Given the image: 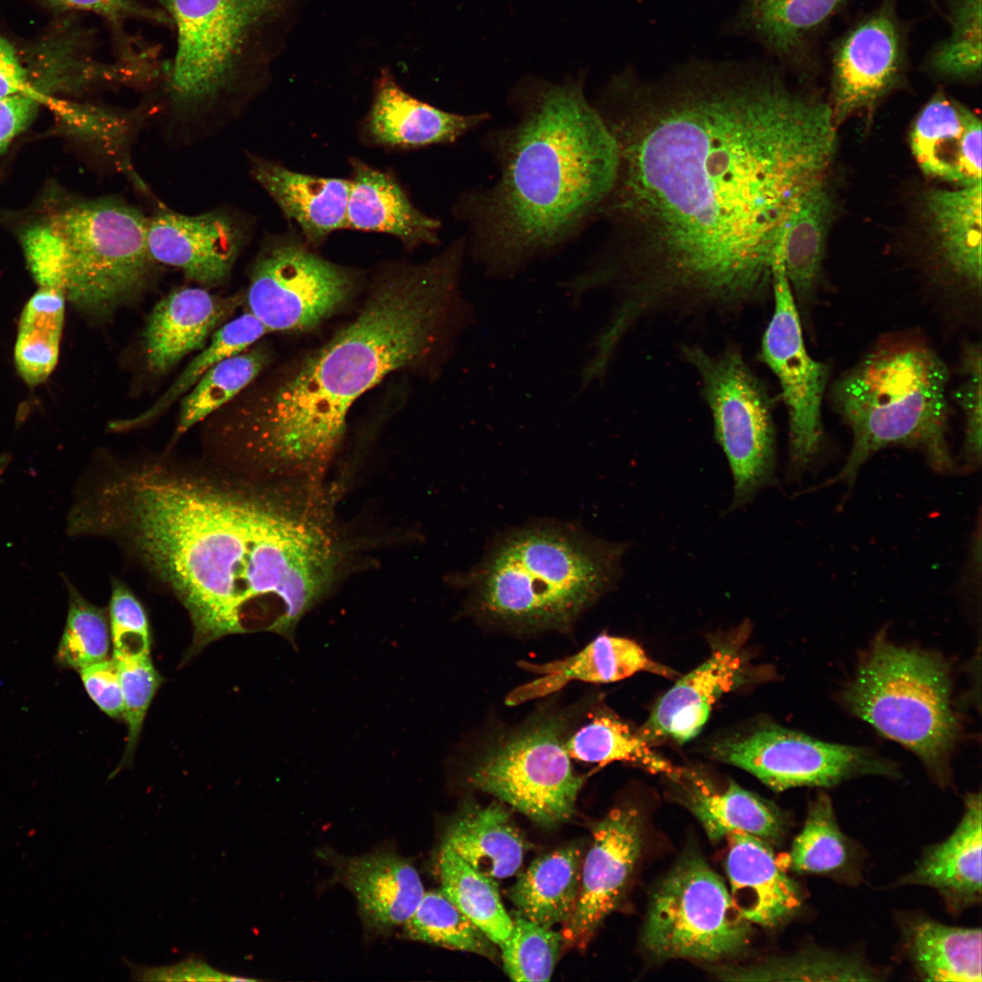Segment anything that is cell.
Returning <instances> with one entry per match:
<instances>
[{
  "label": "cell",
  "instance_id": "cell-28",
  "mask_svg": "<svg viewBox=\"0 0 982 982\" xmlns=\"http://www.w3.org/2000/svg\"><path fill=\"white\" fill-rule=\"evenodd\" d=\"M352 167L346 227L390 234L409 248L439 243L441 223L416 208L391 175L357 159Z\"/></svg>",
  "mask_w": 982,
  "mask_h": 982
},
{
  "label": "cell",
  "instance_id": "cell-53",
  "mask_svg": "<svg viewBox=\"0 0 982 982\" xmlns=\"http://www.w3.org/2000/svg\"><path fill=\"white\" fill-rule=\"evenodd\" d=\"M132 975L139 980H189V981H224L252 980L246 977H234L221 972L203 960L186 959L177 964L158 967H135Z\"/></svg>",
  "mask_w": 982,
  "mask_h": 982
},
{
  "label": "cell",
  "instance_id": "cell-43",
  "mask_svg": "<svg viewBox=\"0 0 982 982\" xmlns=\"http://www.w3.org/2000/svg\"><path fill=\"white\" fill-rule=\"evenodd\" d=\"M68 591V613L56 660L67 668L81 670L109 658L112 646L107 610L85 599L65 577Z\"/></svg>",
  "mask_w": 982,
  "mask_h": 982
},
{
  "label": "cell",
  "instance_id": "cell-8",
  "mask_svg": "<svg viewBox=\"0 0 982 982\" xmlns=\"http://www.w3.org/2000/svg\"><path fill=\"white\" fill-rule=\"evenodd\" d=\"M952 690L942 656L898 646L881 632L861 656L840 699L854 716L914 753L944 785L962 731Z\"/></svg>",
  "mask_w": 982,
  "mask_h": 982
},
{
  "label": "cell",
  "instance_id": "cell-48",
  "mask_svg": "<svg viewBox=\"0 0 982 982\" xmlns=\"http://www.w3.org/2000/svg\"><path fill=\"white\" fill-rule=\"evenodd\" d=\"M119 670L124 700V715L127 727V741L123 758L117 767L129 764L136 747L143 723L162 677L154 666L150 655L115 660Z\"/></svg>",
  "mask_w": 982,
  "mask_h": 982
},
{
  "label": "cell",
  "instance_id": "cell-15",
  "mask_svg": "<svg viewBox=\"0 0 982 982\" xmlns=\"http://www.w3.org/2000/svg\"><path fill=\"white\" fill-rule=\"evenodd\" d=\"M774 312L767 326L760 358L778 380L789 425V467L801 473L823 440L821 406L829 369L807 352L801 318L780 262L772 283Z\"/></svg>",
  "mask_w": 982,
  "mask_h": 982
},
{
  "label": "cell",
  "instance_id": "cell-54",
  "mask_svg": "<svg viewBox=\"0 0 982 982\" xmlns=\"http://www.w3.org/2000/svg\"><path fill=\"white\" fill-rule=\"evenodd\" d=\"M37 100L30 93L0 97V154L31 122Z\"/></svg>",
  "mask_w": 982,
  "mask_h": 982
},
{
  "label": "cell",
  "instance_id": "cell-32",
  "mask_svg": "<svg viewBox=\"0 0 982 982\" xmlns=\"http://www.w3.org/2000/svg\"><path fill=\"white\" fill-rule=\"evenodd\" d=\"M832 214L829 191L825 180L819 181L801 197L786 234L784 271L804 319L818 292Z\"/></svg>",
  "mask_w": 982,
  "mask_h": 982
},
{
  "label": "cell",
  "instance_id": "cell-2",
  "mask_svg": "<svg viewBox=\"0 0 982 982\" xmlns=\"http://www.w3.org/2000/svg\"><path fill=\"white\" fill-rule=\"evenodd\" d=\"M78 536L115 543L187 611V657L225 636H291L326 589L336 546L320 518L223 466H106L74 512Z\"/></svg>",
  "mask_w": 982,
  "mask_h": 982
},
{
  "label": "cell",
  "instance_id": "cell-7",
  "mask_svg": "<svg viewBox=\"0 0 982 982\" xmlns=\"http://www.w3.org/2000/svg\"><path fill=\"white\" fill-rule=\"evenodd\" d=\"M170 19L175 51L163 77L175 116H202L256 89L280 0H146Z\"/></svg>",
  "mask_w": 982,
  "mask_h": 982
},
{
  "label": "cell",
  "instance_id": "cell-16",
  "mask_svg": "<svg viewBox=\"0 0 982 982\" xmlns=\"http://www.w3.org/2000/svg\"><path fill=\"white\" fill-rule=\"evenodd\" d=\"M906 64V37L896 0H882L835 48L830 107L836 125L873 108L899 83Z\"/></svg>",
  "mask_w": 982,
  "mask_h": 982
},
{
  "label": "cell",
  "instance_id": "cell-4",
  "mask_svg": "<svg viewBox=\"0 0 982 982\" xmlns=\"http://www.w3.org/2000/svg\"><path fill=\"white\" fill-rule=\"evenodd\" d=\"M513 120L483 137L496 182L466 189L453 212L485 274L510 279L558 253L595 221L616 169L614 140L582 75L529 76L509 95Z\"/></svg>",
  "mask_w": 982,
  "mask_h": 982
},
{
  "label": "cell",
  "instance_id": "cell-11",
  "mask_svg": "<svg viewBox=\"0 0 982 982\" xmlns=\"http://www.w3.org/2000/svg\"><path fill=\"white\" fill-rule=\"evenodd\" d=\"M750 925L721 877L702 857L689 855L656 889L642 942L656 957L715 961L746 948Z\"/></svg>",
  "mask_w": 982,
  "mask_h": 982
},
{
  "label": "cell",
  "instance_id": "cell-52",
  "mask_svg": "<svg viewBox=\"0 0 982 982\" xmlns=\"http://www.w3.org/2000/svg\"><path fill=\"white\" fill-rule=\"evenodd\" d=\"M83 685L95 705L113 718H123L124 700L119 670L115 659L90 665L79 670Z\"/></svg>",
  "mask_w": 982,
  "mask_h": 982
},
{
  "label": "cell",
  "instance_id": "cell-12",
  "mask_svg": "<svg viewBox=\"0 0 982 982\" xmlns=\"http://www.w3.org/2000/svg\"><path fill=\"white\" fill-rule=\"evenodd\" d=\"M360 276L313 252L297 235H269L255 258L248 309L269 332L314 329L354 297Z\"/></svg>",
  "mask_w": 982,
  "mask_h": 982
},
{
  "label": "cell",
  "instance_id": "cell-13",
  "mask_svg": "<svg viewBox=\"0 0 982 982\" xmlns=\"http://www.w3.org/2000/svg\"><path fill=\"white\" fill-rule=\"evenodd\" d=\"M558 720H544L489 747L466 777L531 820L554 826L575 811L584 778L575 773Z\"/></svg>",
  "mask_w": 982,
  "mask_h": 982
},
{
  "label": "cell",
  "instance_id": "cell-37",
  "mask_svg": "<svg viewBox=\"0 0 982 982\" xmlns=\"http://www.w3.org/2000/svg\"><path fill=\"white\" fill-rule=\"evenodd\" d=\"M571 758L586 763L626 761L655 774L672 777L674 767L640 740L635 730L609 714H601L566 738Z\"/></svg>",
  "mask_w": 982,
  "mask_h": 982
},
{
  "label": "cell",
  "instance_id": "cell-42",
  "mask_svg": "<svg viewBox=\"0 0 982 982\" xmlns=\"http://www.w3.org/2000/svg\"><path fill=\"white\" fill-rule=\"evenodd\" d=\"M845 0H751V16L764 40L776 51L800 48Z\"/></svg>",
  "mask_w": 982,
  "mask_h": 982
},
{
  "label": "cell",
  "instance_id": "cell-41",
  "mask_svg": "<svg viewBox=\"0 0 982 982\" xmlns=\"http://www.w3.org/2000/svg\"><path fill=\"white\" fill-rule=\"evenodd\" d=\"M850 841L840 830L828 796L810 801L801 832L793 841L791 868L798 874L832 875L851 866Z\"/></svg>",
  "mask_w": 982,
  "mask_h": 982
},
{
  "label": "cell",
  "instance_id": "cell-29",
  "mask_svg": "<svg viewBox=\"0 0 982 982\" xmlns=\"http://www.w3.org/2000/svg\"><path fill=\"white\" fill-rule=\"evenodd\" d=\"M668 778L712 841L733 832L775 841L784 833V820L777 808L733 781L718 789L706 776L679 767Z\"/></svg>",
  "mask_w": 982,
  "mask_h": 982
},
{
  "label": "cell",
  "instance_id": "cell-1",
  "mask_svg": "<svg viewBox=\"0 0 982 982\" xmlns=\"http://www.w3.org/2000/svg\"><path fill=\"white\" fill-rule=\"evenodd\" d=\"M594 105L616 169L596 215L607 235L586 267L618 316L636 325L762 298L795 209L832 162L830 105L769 77L618 83Z\"/></svg>",
  "mask_w": 982,
  "mask_h": 982
},
{
  "label": "cell",
  "instance_id": "cell-34",
  "mask_svg": "<svg viewBox=\"0 0 982 982\" xmlns=\"http://www.w3.org/2000/svg\"><path fill=\"white\" fill-rule=\"evenodd\" d=\"M910 958L923 980L981 982V929L915 917L903 927Z\"/></svg>",
  "mask_w": 982,
  "mask_h": 982
},
{
  "label": "cell",
  "instance_id": "cell-30",
  "mask_svg": "<svg viewBox=\"0 0 982 982\" xmlns=\"http://www.w3.org/2000/svg\"><path fill=\"white\" fill-rule=\"evenodd\" d=\"M340 870L363 916L377 928L404 925L425 895L416 869L393 852L379 851L346 858Z\"/></svg>",
  "mask_w": 982,
  "mask_h": 982
},
{
  "label": "cell",
  "instance_id": "cell-35",
  "mask_svg": "<svg viewBox=\"0 0 982 982\" xmlns=\"http://www.w3.org/2000/svg\"><path fill=\"white\" fill-rule=\"evenodd\" d=\"M65 300V286L38 285L22 312L15 361L23 379L31 386L45 382L56 366Z\"/></svg>",
  "mask_w": 982,
  "mask_h": 982
},
{
  "label": "cell",
  "instance_id": "cell-17",
  "mask_svg": "<svg viewBox=\"0 0 982 982\" xmlns=\"http://www.w3.org/2000/svg\"><path fill=\"white\" fill-rule=\"evenodd\" d=\"M931 239V284L950 307L974 314L981 305V183L933 188L924 195Z\"/></svg>",
  "mask_w": 982,
  "mask_h": 982
},
{
  "label": "cell",
  "instance_id": "cell-21",
  "mask_svg": "<svg viewBox=\"0 0 982 982\" xmlns=\"http://www.w3.org/2000/svg\"><path fill=\"white\" fill-rule=\"evenodd\" d=\"M742 656L735 646L714 650L706 661L679 678L656 703L646 722L635 730L646 745L684 744L703 728L712 706L742 684Z\"/></svg>",
  "mask_w": 982,
  "mask_h": 982
},
{
  "label": "cell",
  "instance_id": "cell-47",
  "mask_svg": "<svg viewBox=\"0 0 982 982\" xmlns=\"http://www.w3.org/2000/svg\"><path fill=\"white\" fill-rule=\"evenodd\" d=\"M107 614L114 659L150 655L151 636L146 611L133 591L117 578L111 583Z\"/></svg>",
  "mask_w": 982,
  "mask_h": 982
},
{
  "label": "cell",
  "instance_id": "cell-9",
  "mask_svg": "<svg viewBox=\"0 0 982 982\" xmlns=\"http://www.w3.org/2000/svg\"><path fill=\"white\" fill-rule=\"evenodd\" d=\"M47 223L64 246L66 299L85 313L110 314L136 296L155 272L147 217L122 197L75 204Z\"/></svg>",
  "mask_w": 982,
  "mask_h": 982
},
{
  "label": "cell",
  "instance_id": "cell-19",
  "mask_svg": "<svg viewBox=\"0 0 982 982\" xmlns=\"http://www.w3.org/2000/svg\"><path fill=\"white\" fill-rule=\"evenodd\" d=\"M250 233L247 218L225 207L186 215L161 206L147 217L153 258L181 269L189 280L205 286L228 278Z\"/></svg>",
  "mask_w": 982,
  "mask_h": 982
},
{
  "label": "cell",
  "instance_id": "cell-5",
  "mask_svg": "<svg viewBox=\"0 0 982 982\" xmlns=\"http://www.w3.org/2000/svg\"><path fill=\"white\" fill-rule=\"evenodd\" d=\"M626 549L569 524L506 532L466 575L471 606L509 626L565 627L611 588Z\"/></svg>",
  "mask_w": 982,
  "mask_h": 982
},
{
  "label": "cell",
  "instance_id": "cell-50",
  "mask_svg": "<svg viewBox=\"0 0 982 982\" xmlns=\"http://www.w3.org/2000/svg\"><path fill=\"white\" fill-rule=\"evenodd\" d=\"M65 10L82 11L100 16L111 29L114 51H125L139 42L126 31V24L142 21L170 28L168 16L140 0H49Z\"/></svg>",
  "mask_w": 982,
  "mask_h": 982
},
{
  "label": "cell",
  "instance_id": "cell-46",
  "mask_svg": "<svg viewBox=\"0 0 982 982\" xmlns=\"http://www.w3.org/2000/svg\"><path fill=\"white\" fill-rule=\"evenodd\" d=\"M512 932L500 947L504 969L514 981H547L562 945L561 934L531 921L517 911Z\"/></svg>",
  "mask_w": 982,
  "mask_h": 982
},
{
  "label": "cell",
  "instance_id": "cell-49",
  "mask_svg": "<svg viewBox=\"0 0 982 982\" xmlns=\"http://www.w3.org/2000/svg\"><path fill=\"white\" fill-rule=\"evenodd\" d=\"M981 345L968 342L960 354L959 374L961 381L953 393L954 401L960 407L965 419L963 459L967 467L976 469L981 463L982 431V364Z\"/></svg>",
  "mask_w": 982,
  "mask_h": 982
},
{
  "label": "cell",
  "instance_id": "cell-18",
  "mask_svg": "<svg viewBox=\"0 0 982 982\" xmlns=\"http://www.w3.org/2000/svg\"><path fill=\"white\" fill-rule=\"evenodd\" d=\"M642 833V815L628 806L615 807L594 827L578 898L560 933L563 946L585 949L616 908L639 857Z\"/></svg>",
  "mask_w": 982,
  "mask_h": 982
},
{
  "label": "cell",
  "instance_id": "cell-23",
  "mask_svg": "<svg viewBox=\"0 0 982 982\" xmlns=\"http://www.w3.org/2000/svg\"><path fill=\"white\" fill-rule=\"evenodd\" d=\"M726 837L729 893L742 917L766 927L792 918L802 907V892L782 870L767 841L744 832Z\"/></svg>",
  "mask_w": 982,
  "mask_h": 982
},
{
  "label": "cell",
  "instance_id": "cell-20",
  "mask_svg": "<svg viewBox=\"0 0 982 982\" xmlns=\"http://www.w3.org/2000/svg\"><path fill=\"white\" fill-rule=\"evenodd\" d=\"M981 120L967 106L937 93L920 110L910 147L922 172L957 186L981 183Z\"/></svg>",
  "mask_w": 982,
  "mask_h": 982
},
{
  "label": "cell",
  "instance_id": "cell-33",
  "mask_svg": "<svg viewBox=\"0 0 982 982\" xmlns=\"http://www.w3.org/2000/svg\"><path fill=\"white\" fill-rule=\"evenodd\" d=\"M582 862V852L576 846L535 859L508 891L516 911L548 927L566 923L578 898Z\"/></svg>",
  "mask_w": 982,
  "mask_h": 982
},
{
  "label": "cell",
  "instance_id": "cell-14",
  "mask_svg": "<svg viewBox=\"0 0 982 982\" xmlns=\"http://www.w3.org/2000/svg\"><path fill=\"white\" fill-rule=\"evenodd\" d=\"M718 761L740 767L776 791L829 787L867 775L895 777L897 765L871 749L826 742L769 724L709 748Z\"/></svg>",
  "mask_w": 982,
  "mask_h": 982
},
{
  "label": "cell",
  "instance_id": "cell-39",
  "mask_svg": "<svg viewBox=\"0 0 982 982\" xmlns=\"http://www.w3.org/2000/svg\"><path fill=\"white\" fill-rule=\"evenodd\" d=\"M413 940L475 953L496 960V946L466 917L442 890L425 892L419 905L404 924Z\"/></svg>",
  "mask_w": 982,
  "mask_h": 982
},
{
  "label": "cell",
  "instance_id": "cell-3",
  "mask_svg": "<svg viewBox=\"0 0 982 982\" xmlns=\"http://www.w3.org/2000/svg\"><path fill=\"white\" fill-rule=\"evenodd\" d=\"M465 251L381 269L354 319L294 362L227 428L226 464L255 477L304 476L325 466L365 393L405 369L437 374L476 322L461 289Z\"/></svg>",
  "mask_w": 982,
  "mask_h": 982
},
{
  "label": "cell",
  "instance_id": "cell-10",
  "mask_svg": "<svg viewBox=\"0 0 982 982\" xmlns=\"http://www.w3.org/2000/svg\"><path fill=\"white\" fill-rule=\"evenodd\" d=\"M681 351L700 378L716 439L732 471L734 499L729 509H736L774 481L771 399L738 349L711 353L696 345H684Z\"/></svg>",
  "mask_w": 982,
  "mask_h": 982
},
{
  "label": "cell",
  "instance_id": "cell-38",
  "mask_svg": "<svg viewBox=\"0 0 982 982\" xmlns=\"http://www.w3.org/2000/svg\"><path fill=\"white\" fill-rule=\"evenodd\" d=\"M269 359V351L259 346L228 356L205 372L182 399L175 436L184 434L234 398L260 374Z\"/></svg>",
  "mask_w": 982,
  "mask_h": 982
},
{
  "label": "cell",
  "instance_id": "cell-22",
  "mask_svg": "<svg viewBox=\"0 0 982 982\" xmlns=\"http://www.w3.org/2000/svg\"><path fill=\"white\" fill-rule=\"evenodd\" d=\"M241 298L223 297L201 287H180L153 308L144 329L147 368L163 374L207 339L235 310Z\"/></svg>",
  "mask_w": 982,
  "mask_h": 982
},
{
  "label": "cell",
  "instance_id": "cell-55",
  "mask_svg": "<svg viewBox=\"0 0 982 982\" xmlns=\"http://www.w3.org/2000/svg\"><path fill=\"white\" fill-rule=\"evenodd\" d=\"M28 71L7 38L0 34V97L30 93Z\"/></svg>",
  "mask_w": 982,
  "mask_h": 982
},
{
  "label": "cell",
  "instance_id": "cell-45",
  "mask_svg": "<svg viewBox=\"0 0 982 982\" xmlns=\"http://www.w3.org/2000/svg\"><path fill=\"white\" fill-rule=\"evenodd\" d=\"M737 979L801 981H873L878 974L858 957L813 949L790 957L772 960L754 970L728 973Z\"/></svg>",
  "mask_w": 982,
  "mask_h": 982
},
{
  "label": "cell",
  "instance_id": "cell-36",
  "mask_svg": "<svg viewBox=\"0 0 982 982\" xmlns=\"http://www.w3.org/2000/svg\"><path fill=\"white\" fill-rule=\"evenodd\" d=\"M442 891L496 946L509 937L512 917L506 912L495 879L476 871L443 843L437 857Z\"/></svg>",
  "mask_w": 982,
  "mask_h": 982
},
{
  "label": "cell",
  "instance_id": "cell-44",
  "mask_svg": "<svg viewBox=\"0 0 982 982\" xmlns=\"http://www.w3.org/2000/svg\"><path fill=\"white\" fill-rule=\"evenodd\" d=\"M982 0H949L950 32L928 56V66L950 79H974L981 73Z\"/></svg>",
  "mask_w": 982,
  "mask_h": 982
},
{
  "label": "cell",
  "instance_id": "cell-25",
  "mask_svg": "<svg viewBox=\"0 0 982 982\" xmlns=\"http://www.w3.org/2000/svg\"><path fill=\"white\" fill-rule=\"evenodd\" d=\"M249 171L307 245L346 227L350 180L301 174L256 155H249Z\"/></svg>",
  "mask_w": 982,
  "mask_h": 982
},
{
  "label": "cell",
  "instance_id": "cell-51",
  "mask_svg": "<svg viewBox=\"0 0 982 982\" xmlns=\"http://www.w3.org/2000/svg\"><path fill=\"white\" fill-rule=\"evenodd\" d=\"M22 245L36 284L60 285L66 289L64 246L49 224L28 228L22 235Z\"/></svg>",
  "mask_w": 982,
  "mask_h": 982
},
{
  "label": "cell",
  "instance_id": "cell-40",
  "mask_svg": "<svg viewBox=\"0 0 982 982\" xmlns=\"http://www.w3.org/2000/svg\"><path fill=\"white\" fill-rule=\"evenodd\" d=\"M268 332L264 324L250 312L222 325L212 335L210 343L151 407L135 417L114 422L112 428L129 429L150 421L188 391L214 366L228 356L246 350Z\"/></svg>",
  "mask_w": 982,
  "mask_h": 982
},
{
  "label": "cell",
  "instance_id": "cell-6",
  "mask_svg": "<svg viewBox=\"0 0 982 982\" xmlns=\"http://www.w3.org/2000/svg\"><path fill=\"white\" fill-rule=\"evenodd\" d=\"M948 369L923 336L888 335L831 386L835 411L851 429L850 453L827 484L852 486L874 454L889 446L920 451L939 473L955 464L947 443Z\"/></svg>",
  "mask_w": 982,
  "mask_h": 982
},
{
  "label": "cell",
  "instance_id": "cell-27",
  "mask_svg": "<svg viewBox=\"0 0 982 982\" xmlns=\"http://www.w3.org/2000/svg\"><path fill=\"white\" fill-rule=\"evenodd\" d=\"M982 807L980 792L969 794L953 833L929 847L915 868L898 882L935 888L954 910L981 899Z\"/></svg>",
  "mask_w": 982,
  "mask_h": 982
},
{
  "label": "cell",
  "instance_id": "cell-31",
  "mask_svg": "<svg viewBox=\"0 0 982 982\" xmlns=\"http://www.w3.org/2000/svg\"><path fill=\"white\" fill-rule=\"evenodd\" d=\"M444 844L471 867L493 879L516 874L526 849L509 812L496 803L474 807L458 816L447 827Z\"/></svg>",
  "mask_w": 982,
  "mask_h": 982
},
{
  "label": "cell",
  "instance_id": "cell-26",
  "mask_svg": "<svg viewBox=\"0 0 982 982\" xmlns=\"http://www.w3.org/2000/svg\"><path fill=\"white\" fill-rule=\"evenodd\" d=\"M525 670L541 676L516 687L506 698L508 706L519 705L561 689L571 680L611 683L645 671L673 677L676 672L653 661L634 640L601 635L580 652L546 664L519 663Z\"/></svg>",
  "mask_w": 982,
  "mask_h": 982
},
{
  "label": "cell",
  "instance_id": "cell-24",
  "mask_svg": "<svg viewBox=\"0 0 982 982\" xmlns=\"http://www.w3.org/2000/svg\"><path fill=\"white\" fill-rule=\"evenodd\" d=\"M490 118L487 112L463 115L435 107L405 92L391 74L383 72L366 126L376 144L421 147L453 144Z\"/></svg>",
  "mask_w": 982,
  "mask_h": 982
}]
</instances>
